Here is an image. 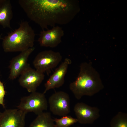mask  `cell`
<instances>
[{
	"label": "cell",
	"mask_w": 127,
	"mask_h": 127,
	"mask_svg": "<svg viewBox=\"0 0 127 127\" xmlns=\"http://www.w3.org/2000/svg\"><path fill=\"white\" fill-rule=\"evenodd\" d=\"M18 3L31 20L42 30L56 24L71 22L79 11L78 3L73 0H19Z\"/></svg>",
	"instance_id": "6da1fadb"
},
{
	"label": "cell",
	"mask_w": 127,
	"mask_h": 127,
	"mask_svg": "<svg viewBox=\"0 0 127 127\" xmlns=\"http://www.w3.org/2000/svg\"><path fill=\"white\" fill-rule=\"evenodd\" d=\"M75 97L79 100L84 95L91 96L104 88L98 73L92 66L91 62H83L76 80L69 85Z\"/></svg>",
	"instance_id": "7a4b0ae2"
},
{
	"label": "cell",
	"mask_w": 127,
	"mask_h": 127,
	"mask_svg": "<svg viewBox=\"0 0 127 127\" xmlns=\"http://www.w3.org/2000/svg\"><path fill=\"white\" fill-rule=\"evenodd\" d=\"M35 36L28 22L22 21L18 28L8 33L3 39V48L6 52L23 51L33 47Z\"/></svg>",
	"instance_id": "3957f363"
},
{
	"label": "cell",
	"mask_w": 127,
	"mask_h": 127,
	"mask_svg": "<svg viewBox=\"0 0 127 127\" xmlns=\"http://www.w3.org/2000/svg\"><path fill=\"white\" fill-rule=\"evenodd\" d=\"M17 107L26 113L33 112L38 115L47 110L48 102L44 94L35 91L21 98Z\"/></svg>",
	"instance_id": "277c9868"
},
{
	"label": "cell",
	"mask_w": 127,
	"mask_h": 127,
	"mask_svg": "<svg viewBox=\"0 0 127 127\" xmlns=\"http://www.w3.org/2000/svg\"><path fill=\"white\" fill-rule=\"evenodd\" d=\"M60 53L51 50L39 53L33 63L35 69L44 73L56 67L62 60Z\"/></svg>",
	"instance_id": "5b68a950"
},
{
	"label": "cell",
	"mask_w": 127,
	"mask_h": 127,
	"mask_svg": "<svg viewBox=\"0 0 127 127\" xmlns=\"http://www.w3.org/2000/svg\"><path fill=\"white\" fill-rule=\"evenodd\" d=\"M48 102L50 111L55 115L63 116L70 112V98L65 92H56L50 97Z\"/></svg>",
	"instance_id": "8992f818"
},
{
	"label": "cell",
	"mask_w": 127,
	"mask_h": 127,
	"mask_svg": "<svg viewBox=\"0 0 127 127\" xmlns=\"http://www.w3.org/2000/svg\"><path fill=\"white\" fill-rule=\"evenodd\" d=\"M20 75L18 80L20 85L30 93L36 91L44 77V73L32 68L30 66L24 70Z\"/></svg>",
	"instance_id": "52a82bcc"
},
{
	"label": "cell",
	"mask_w": 127,
	"mask_h": 127,
	"mask_svg": "<svg viewBox=\"0 0 127 127\" xmlns=\"http://www.w3.org/2000/svg\"><path fill=\"white\" fill-rule=\"evenodd\" d=\"M74 110L78 122L81 124H92L100 117L99 108L83 103H76Z\"/></svg>",
	"instance_id": "ba28073f"
},
{
	"label": "cell",
	"mask_w": 127,
	"mask_h": 127,
	"mask_svg": "<svg viewBox=\"0 0 127 127\" xmlns=\"http://www.w3.org/2000/svg\"><path fill=\"white\" fill-rule=\"evenodd\" d=\"M35 49L34 47L21 52L11 60L9 68L10 73L9 78L13 80L20 75L23 71L30 66L27 63L28 58Z\"/></svg>",
	"instance_id": "9c48e42d"
},
{
	"label": "cell",
	"mask_w": 127,
	"mask_h": 127,
	"mask_svg": "<svg viewBox=\"0 0 127 127\" xmlns=\"http://www.w3.org/2000/svg\"><path fill=\"white\" fill-rule=\"evenodd\" d=\"M26 114L18 109H5L0 117V127H24Z\"/></svg>",
	"instance_id": "30bf717a"
},
{
	"label": "cell",
	"mask_w": 127,
	"mask_h": 127,
	"mask_svg": "<svg viewBox=\"0 0 127 127\" xmlns=\"http://www.w3.org/2000/svg\"><path fill=\"white\" fill-rule=\"evenodd\" d=\"M64 34L61 27L55 26L51 29L41 31L38 41L41 46L55 48L61 43Z\"/></svg>",
	"instance_id": "8fae6325"
},
{
	"label": "cell",
	"mask_w": 127,
	"mask_h": 127,
	"mask_svg": "<svg viewBox=\"0 0 127 127\" xmlns=\"http://www.w3.org/2000/svg\"><path fill=\"white\" fill-rule=\"evenodd\" d=\"M71 62L69 58L65 59L45 83L44 94L50 89L59 88L63 85L68 67Z\"/></svg>",
	"instance_id": "7c38bea8"
},
{
	"label": "cell",
	"mask_w": 127,
	"mask_h": 127,
	"mask_svg": "<svg viewBox=\"0 0 127 127\" xmlns=\"http://www.w3.org/2000/svg\"><path fill=\"white\" fill-rule=\"evenodd\" d=\"M13 16L12 7L10 0H3L0 4V25L5 28H11L10 21Z\"/></svg>",
	"instance_id": "4fadbf2b"
},
{
	"label": "cell",
	"mask_w": 127,
	"mask_h": 127,
	"mask_svg": "<svg viewBox=\"0 0 127 127\" xmlns=\"http://www.w3.org/2000/svg\"><path fill=\"white\" fill-rule=\"evenodd\" d=\"M37 115L29 127H56L50 112H43Z\"/></svg>",
	"instance_id": "5bb4252c"
},
{
	"label": "cell",
	"mask_w": 127,
	"mask_h": 127,
	"mask_svg": "<svg viewBox=\"0 0 127 127\" xmlns=\"http://www.w3.org/2000/svg\"><path fill=\"white\" fill-rule=\"evenodd\" d=\"M110 127H127V114L121 112H118L111 119Z\"/></svg>",
	"instance_id": "9a60e30c"
},
{
	"label": "cell",
	"mask_w": 127,
	"mask_h": 127,
	"mask_svg": "<svg viewBox=\"0 0 127 127\" xmlns=\"http://www.w3.org/2000/svg\"><path fill=\"white\" fill-rule=\"evenodd\" d=\"M54 120L56 127H69L78 122L76 118L67 115L60 119L55 118Z\"/></svg>",
	"instance_id": "2e32d148"
},
{
	"label": "cell",
	"mask_w": 127,
	"mask_h": 127,
	"mask_svg": "<svg viewBox=\"0 0 127 127\" xmlns=\"http://www.w3.org/2000/svg\"><path fill=\"white\" fill-rule=\"evenodd\" d=\"M5 94V91L3 83L0 79V105L3 108L5 107L4 103V98Z\"/></svg>",
	"instance_id": "e0dca14e"
},
{
	"label": "cell",
	"mask_w": 127,
	"mask_h": 127,
	"mask_svg": "<svg viewBox=\"0 0 127 127\" xmlns=\"http://www.w3.org/2000/svg\"><path fill=\"white\" fill-rule=\"evenodd\" d=\"M2 35V34H1L0 35V40L1 39H2V38L1 37Z\"/></svg>",
	"instance_id": "ac0fdd59"
},
{
	"label": "cell",
	"mask_w": 127,
	"mask_h": 127,
	"mask_svg": "<svg viewBox=\"0 0 127 127\" xmlns=\"http://www.w3.org/2000/svg\"><path fill=\"white\" fill-rule=\"evenodd\" d=\"M2 113H1L0 111V117L2 114Z\"/></svg>",
	"instance_id": "d6986e66"
},
{
	"label": "cell",
	"mask_w": 127,
	"mask_h": 127,
	"mask_svg": "<svg viewBox=\"0 0 127 127\" xmlns=\"http://www.w3.org/2000/svg\"><path fill=\"white\" fill-rule=\"evenodd\" d=\"M3 1V0H0V4Z\"/></svg>",
	"instance_id": "ffe728a7"
},
{
	"label": "cell",
	"mask_w": 127,
	"mask_h": 127,
	"mask_svg": "<svg viewBox=\"0 0 127 127\" xmlns=\"http://www.w3.org/2000/svg\"><path fill=\"white\" fill-rule=\"evenodd\" d=\"M82 127L80 126H77V127Z\"/></svg>",
	"instance_id": "44dd1931"
}]
</instances>
